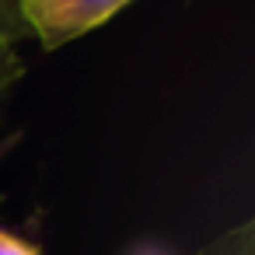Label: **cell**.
Here are the masks:
<instances>
[{
    "label": "cell",
    "mask_w": 255,
    "mask_h": 255,
    "mask_svg": "<svg viewBox=\"0 0 255 255\" xmlns=\"http://www.w3.org/2000/svg\"><path fill=\"white\" fill-rule=\"evenodd\" d=\"M126 4L129 0H18V21L46 49H60L112 21Z\"/></svg>",
    "instance_id": "cell-1"
},
{
    "label": "cell",
    "mask_w": 255,
    "mask_h": 255,
    "mask_svg": "<svg viewBox=\"0 0 255 255\" xmlns=\"http://www.w3.org/2000/svg\"><path fill=\"white\" fill-rule=\"evenodd\" d=\"M21 74H25V63H21L18 49H14V39L0 35V95H4Z\"/></svg>",
    "instance_id": "cell-2"
},
{
    "label": "cell",
    "mask_w": 255,
    "mask_h": 255,
    "mask_svg": "<svg viewBox=\"0 0 255 255\" xmlns=\"http://www.w3.org/2000/svg\"><path fill=\"white\" fill-rule=\"evenodd\" d=\"M0 255H39V248L11 231H0Z\"/></svg>",
    "instance_id": "cell-3"
},
{
    "label": "cell",
    "mask_w": 255,
    "mask_h": 255,
    "mask_svg": "<svg viewBox=\"0 0 255 255\" xmlns=\"http://www.w3.org/2000/svg\"><path fill=\"white\" fill-rule=\"evenodd\" d=\"M14 21H18V0H0V35L14 39Z\"/></svg>",
    "instance_id": "cell-4"
},
{
    "label": "cell",
    "mask_w": 255,
    "mask_h": 255,
    "mask_svg": "<svg viewBox=\"0 0 255 255\" xmlns=\"http://www.w3.org/2000/svg\"><path fill=\"white\" fill-rule=\"evenodd\" d=\"M0 154H4V143H0Z\"/></svg>",
    "instance_id": "cell-5"
}]
</instances>
